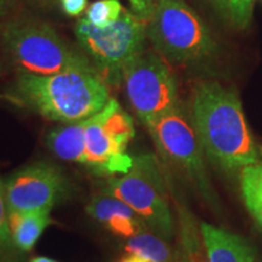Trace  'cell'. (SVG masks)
I'll list each match as a JSON object with an SVG mask.
<instances>
[{
	"mask_svg": "<svg viewBox=\"0 0 262 262\" xmlns=\"http://www.w3.org/2000/svg\"><path fill=\"white\" fill-rule=\"evenodd\" d=\"M125 250L147 262H175L176 254L170 247L168 239L146 229L134 237L125 239Z\"/></svg>",
	"mask_w": 262,
	"mask_h": 262,
	"instance_id": "5bb4252c",
	"label": "cell"
},
{
	"mask_svg": "<svg viewBox=\"0 0 262 262\" xmlns=\"http://www.w3.org/2000/svg\"><path fill=\"white\" fill-rule=\"evenodd\" d=\"M77 40L107 85H118L130 61L146 50L147 22L124 9L113 25L97 29L86 18L74 27Z\"/></svg>",
	"mask_w": 262,
	"mask_h": 262,
	"instance_id": "8992f818",
	"label": "cell"
},
{
	"mask_svg": "<svg viewBox=\"0 0 262 262\" xmlns=\"http://www.w3.org/2000/svg\"><path fill=\"white\" fill-rule=\"evenodd\" d=\"M39 2H41L42 4H49V3H51L52 0H39Z\"/></svg>",
	"mask_w": 262,
	"mask_h": 262,
	"instance_id": "d4e9b609",
	"label": "cell"
},
{
	"mask_svg": "<svg viewBox=\"0 0 262 262\" xmlns=\"http://www.w3.org/2000/svg\"><path fill=\"white\" fill-rule=\"evenodd\" d=\"M147 38L159 55L176 64H203L217 52L211 32L182 0H156Z\"/></svg>",
	"mask_w": 262,
	"mask_h": 262,
	"instance_id": "277c9868",
	"label": "cell"
},
{
	"mask_svg": "<svg viewBox=\"0 0 262 262\" xmlns=\"http://www.w3.org/2000/svg\"><path fill=\"white\" fill-rule=\"evenodd\" d=\"M211 4L215 6L219 11L221 12L225 17L229 18V6H228V0H210Z\"/></svg>",
	"mask_w": 262,
	"mask_h": 262,
	"instance_id": "44dd1931",
	"label": "cell"
},
{
	"mask_svg": "<svg viewBox=\"0 0 262 262\" xmlns=\"http://www.w3.org/2000/svg\"><path fill=\"white\" fill-rule=\"evenodd\" d=\"M0 262H22V251L18 250L9 227V205L4 180L0 178Z\"/></svg>",
	"mask_w": 262,
	"mask_h": 262,
	"instance_id": "2e32d148",
	"label": "cell"
},
{
	"mask_svg": "<svg viewBox=\"0 0 262 262\" xmlns=\"http://www.w3.org/2000/svg\"><path fill=\"white\" fill-rule=\"evenodd\" d=\"M119 262H147V261H145L143 258H141L139 256H136V255H130V256L122 258Z\"/></svg>",
	"mask_w": 262,
	"mask_h": 262,
	"instance_id": "603a6c76",
	"label": "cell"
},
{
	"mask_svg": "<svg viewBox=\"0 0 262 262\" xmlns=\"http://www.w3.org/2000/svg\"><path fill=\"white\" fill-rule=\"evenodd\" d=\"M134 136L131 117L116 98H111L102 111L83 120V166L103 178L124 175L134 162L127 155Z\"/></svg>",
	"mask_w": 262,
	"mask_h": 262,
	"instance_id": "52a82bcc",
	"label": "cell"
},
{
	"mask_svg": "<svg viewBox=\"0 0 262 262\" xmlns=\"http://www.w3.org/2000/svg\"><path fill=\"white\" fill-rule=\"evenodd\" d=\"M101 191L110 193L129 205L142 221L165 239L173 235L165 180L158 158L152 153L134 157L133 165L124 175L104 178Z\"/></svg>",
	"mask_w": 262,
	"mask_h": 262,
	"instance_id": "5b68a950",
	"label": "cell"
},
{
	"mask_svg": "<svg viewBox=\"0 0 262 262\" xmlns=\"http://www.w3.org/2000/svg\"><path fill=\"white\" fill-rule=\"evenodd\" d=\"M131 11L142 18L143 21L148 22L155 11L156 0H129Z\"/></svg>",
	"mask_w": 262,
	"mask_h": 262,
	"instance_id": "d6986e66",
	"label": "cell"
},
{
	"mask_svg": "<svg viewBox=\"0 0 262 262\" xmlns=\"http://www.w3.org/2000/svg\"><path fill=\"white\" fill-rule=\"evenodd\" d=\"M58 2L62 10L72 17H78L88 9V0H58Z\"/></svg>",
	"mask_w": 262,
	"mask_h": 262,
	"instance_id": "ffe728a7",
	"label": "cell"
},
{
	"mask_svg": "<svg viewBox=\"0 0 262 262\" xmlns=\"http://www.w3.org/2000/svg\"><path fill=\"white\" fill-rule=\"evenodd\" d=\"M254 0H228L229 19L239 28L248 27L253 16Z\"/></svg>",
	"mask_w": 262,
	"mask_h": 262,
	"instance_id": "ac0fdd59",
	"label": "cell"
},
{
	"mask_svg": "<svg viewBox=\"0 0 262 262\" xmlns=\"http://www.w3.org/2000/svg\"><path fill=\"white\" fill-rule=\"evenodd\" d=\"M126 97L143 125L180 106L175 74L165 58L155 51H142L123 72Z\"/></svg>",
	"mask_w": 262,
	"mask_h": 262,
	"instance_id": "9c48e42d",
	"label": "cell"
},
{
	"mask_svg": "<svg viewBox=\"0 0 262 262\" xmlns=\"http://www.w3.org/2000/svg\"><path fill=\"white\" fill-rule=\"evenodd\" d=\"M0 41L18 73L97 72L86 55L75 50L54 27L38 18L15 17L5 21L0 26Z\"/></svg>",
	"mask_w": 262,
	"mask_h": 262,
	"instance_id": "3957f363",
	"label": "cell"
},
{
	"mask_svg": "<svg viewBox=\"0 0 262 262\" xmlns=\"http://www.w3.org/2000/svg\"><path fill=\"white\" fill-rule=\"evenodd\" d=\"M241 187L245 206L262 229V164L242 169Z\"/></svg>",
	"mask_w": 262,
	"mask_h": 262,
	"instance_id": "9a60e30c",
	"label": "cell"
},
{
	"mask_svg": "<svg viewBox=\"0 0 262 262\" xmlns=\"http://www.w3.org/2000/svg\"><path fill=\"white\" fill-rule=\"evenodd\" d=\"M29 262H60V261L52 260V258L44 257V256H39V257H33Z\"/></svg>",
	"mask_w": 262,
	"mask_h": 262,
	"instance_id": "cb8c5ba5",
	"label": "cell"
},
{
	"mask_svg": "<svg viewBox=\"0 0 262 262\" xmlns=\"http://www.w3.org/2000/svg\"><path fill=\"white\" fill-rule=\"evenodd\" d=\"M4 185L9 211H51L71 194L63 170L45 160L15 170Z\"/></svg>",
	"mask_w": 262,
	"mask_h": 262,
	"instance_id": "30bf717a",
	"label": "cell"
},
{
	"mask_svg": "<svg viewBox=\"0 0 262 262\" xmlns=\"http://www.w3.org/2000/svg\"><path fill=\"white\" fill-rule=\"evenodd\" d=\"M124 9L119 0H96L86 9L85 18L95 28L102 29L113 25L123 14Z\"/></svg>",
	"mask_w": 262,
	"mask_h": 262,
	"instance_id": "e0dca14e",
	"label": "cell"
},
{
	"mask_svg": "<svg viewBox=\"0 0 262 262\" xmlns=\"http://www.w3.org/2000/svg\"><path fill=\"white\" fill-rule=\"evenodd\" d=\"M205 258L201 262H254L256 250L247 239L224 228L201 225Z\"/></svg>",
	"mask_w": 262,
	"mask_h": 262,
	"instance_id": "7c38bea8",
	"label": "cell"
},
{
	"mask_svg": "<svg viewBox=\"0 0 262 262\" xmlns=\"http://www.w3.org/2000/svg\"><path fill=\"white\" fill-rule=\"evenodd\" d=\"M162 158L185 175L208 203L214 202L203 155L204 150L196 135L191 117L181 104L171 112L145 125Z\"/></svg>",
	"mask_w": 262,
	"mask_h": 262,
	"instance_id": "ba28073f",
	"label": "cell"
},
{
	"mask_svg": "<svg viewBox=\"0 0 262 262\" xmlns=\"http://www.w3.org/2000/svg\"><path fill=\"white\" fill-rule=\"evenodd\" d=\"M11 4V0H0V17L5 16Z\"/></svg>",
	"mask_w": 262,
	"mask_h": 262,
	"instance_id": "7402d4cb",
	"label": "cell"
},
{
	"mask_svg": "<svg viewBox=\"0 0 262 262\" xmlns=\"http://www.w3.org/2000/svg\"><path fill=\"white\" fill-rule=\"evenodd\" d=\"M191 119L204 155L226 172L262 164L255 141L233 90L216 81H202L192 95Z\"/></svg>",
	"mask_w": 262,
	"mask_h": 262,
	"instance_id": "6da1fadb",
	"label": "cell"
},
{
	"mask_svg": "<svg viewBox=\"0 0 262 262\" xmlns=\"http://www.w3.org/2000/svg\"><path fill=\"white\" fill-rule=\"evenodd\" d=\"M50 212V210L9 211L10 233L19 251H31L45 229L54 224Z\"/></svg>",
	"mask_w": 262,
	"mask_h": 262,
	"instance_id": "4fadbf2b",
	"label": "cell"
},
{
	"mask_svg": "<svg viewBox=\"0 0 262 262\" xmlns=\"http://www.w3.org/2000/svg\"><path fill=\"white\" fill-rule=\"evenodd\" d=\"M6 98L51 122L73 124L97 114L112 97L97 72L68 71L50 75L18 73Z\"/></svg>",
	"mask_w": 262,
	"mask_h": 262,
	"instance_id": "7a4b0ae2",
	"label": "cell"
},
{
	"mask_svg": "<svg viewBox=\"0 0 262 262\" xmlns=\"http://www.w3.org/2000/svg\"><path fill=\"white\" fill-rule=\"evenodd\" d=\"M85 210L108 231L124 239L149 228L129 205L104 191L94 195Z\"/></svg>",
	"mask_w": 262,
	"mask_h": 262,
	"instance_id": "8fae6325",
	"label": "cell"
}]
</instances>
